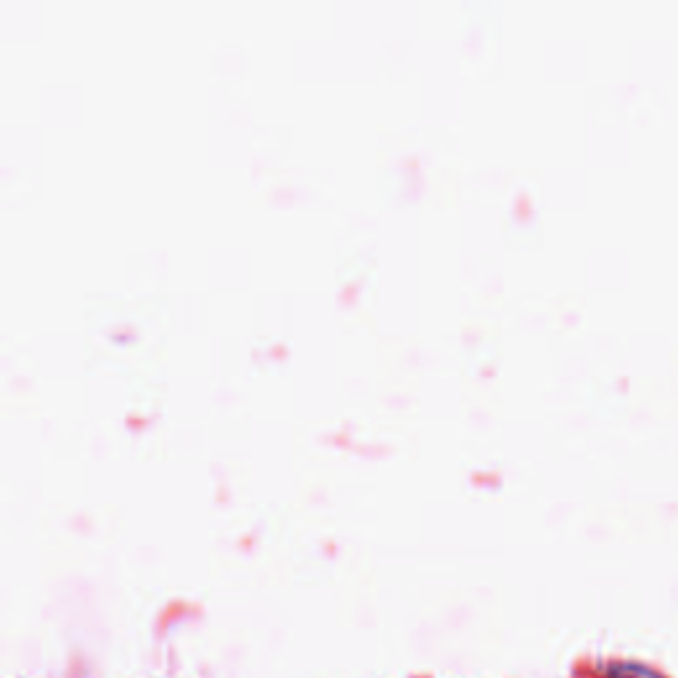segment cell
Returning <instances> with one entry per match:
<instances>
[{
    "mask_svg": "<svg viewBox=\"0 0 678 678\" xmlns=\"http://www.w3.org/2000/svg\"><path fill=\"white\" fill-rule=\"evenodd\" d=\"M610 678H657L649 671H641V668H633V665H620L610 673Z\"/></svg>",
    "mask_w": 678,
    "mask_h": 678,
    "instance_id": "1",
    "label": "cell"
}]
</instances>
